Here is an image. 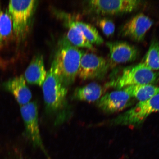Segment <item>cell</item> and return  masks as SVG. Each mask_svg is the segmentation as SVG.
Instances as JSON below:
<instances>
[{
    "mask_svg": "<svg viewBox=\"0 0 159 159\" xmlns=\"http://www.w3.org/2000/svg\"><path fill=\"white\" fill-rule=\"evenodd\" d=\"M84 52L71 44L66 36L59 41L53 62L65 86L68 87L75 82Z\"/></svg>",
    "mask_w": 159,
    "mask_h": 159,
    "instance_id": "cell-1",
    "label": "cell"
},
{
    "mask_svg": "<svg viewBox=\"0 0 159 159\" xmlns=\"http://www.w3.org/2000/svg\"><path fill=\"white\" fill-rule=\"evenodd\" d=\"M42 89L47 112L56 114L62 111L66 105L68 90L61 81L53 61L47 72Z\"/></svg>",
    "mask_w": 159,
    "mask_h": 159,
    "instance_id": "cell-2",
    "label": "cell"
},
{
    "mask_svg": "<svg viewBox=\"0 0 159 159\" xmlns=\"http://www.w3.org/2000/svg\"><path fill=\"white\" fill-rule=\"evenodd\" d=\"M158 76L156 73L141 63L125 67L120 75L106 86L121 89L134 85L152 84Z\"/></svg>",
    "mask_w": 159,
    "mask_h": 159,
    "instance_id": "cell-3",
    "label": "cell"
},
{
    "mask_svg": "<svg viewBox=\"0 0 159 159\" xmlns=\"http://www.w3.org/2000/svg\"><path fill=\"white\" fill-rule=\"evenodd\" d=\"M37 1H11L9 12L12 20L13 31L18 39L25 37L28 32Z\"/></svg>",
    "mask_w": 159,
    "mask_h": 159,
    "instance_id": "cell-4",
    "label": "cell"
},
{
    "mask_svg": "<svg viewBox=\"0 0 159 159\" xmlns=\"http://www.w3.org/2000/svg\"><path fill=\"white\" fill-rule=\"evenodd\" d=\"M157 112H159V93L148 100L140 101L135 106L113 119L112 124L138 126L151 114Z\"/></svg>",
    "mask_w": 159,
    "mask_h": 159,
    "instance_id": "cell-5",
    "label": "cell"
},
{
    "mask_svg": "<svg viewBox=\"0 0 159 159\" xmlns=\"http://www.w3.org/2000/svg\"><path fill=\"white\" fill-rule=\"evenodd\" d=\"M141 2L138 0H91L86 4L93 13L107 16L130 13L138 9Z\"/></svg>",
    "mask_w": 159,
    "mask_h": 159,
    "instance_id": "cell-6",
    "label": "cell"
},
{
    "mask_svg": "<svg viewBox=\"0 0 159 159\" xmlns=\"http://www.w3.org/2000/svg\"><path fill=\"white\" fill-rule=\"evenodd\" d=\"M20 112L27 138L34 146L41 149L47 155L40 132L37 103L34 101L30 102L21 106Z\"/></svg>",
    "mask_w": 159,
    "mask_h": 159,
    "instance_id": "cell-7",
    "label": "cell"
},
{
    "mask_svg": "<svg viewBox=\"0 0 159 159\" xmlns=\"http://www.w3.org/2000/svg\"><path fill=\"white\" fill-rule=\"evenodd\" d=\"M109 67L108 62L104 57L84 52L81 59L78 75L85 80L101 79L106 74Z\"/></svg>",
    "mask_w": 159,
    "mask_h": 159,
    "instance_id": "cell-8",
    "label": "cell"
},
{
    "mask_svg": "<svg viewBox=\"0 0 159 159\" xmlns=\"http://www.w3.org/2000/svg\"><path fill=\"white\" fill-rule=\"evenodd\" d=\"M134 99L123 89L104 95L96 102L98 108L107 114L120 112L132 105Z\"/></svg>",
    "mask_w": 159,
    "mask_h": 159,
    "instance_id": "cell-9",
    "label": "cell"
},
{
    "mask_svg": "<svg viewBox=\"0 0 159 159\" xmlns=\"http://www.w3.org/2000/svg\"><path fill=\"white\" fill-rule=\"evenodd\" d=\"M106 45L109 50V67L132 62L138 57L139 51L137 48L126 42H109Z\"/></svg>",
    "mask_w": 159,
    "mask_h": 159,
    "instance_id": "cell-10",
    "label": "cell"
},
{
    "mask_svg": "<svg viewBox=\"0 0 159 159\" xmlns=\"http://www.w3.org/2000/svg\"><path fill=\"white\" fill-rule=\"evenodd\" d=\"M153 22L143 13L134 16L123 26L121 34L136 42L143 40L146 33L152 27Z\"/></svg>",
    "mask_w": 159,
    "mask_h": 159,
    "instance_id": "cell-11",
    "label": "cell"
},
{
    "mask_svg": "<svg viewBox=\"0 0 159 159\" xmlns=\"http://www.w3.org/2000/svg\"><path fill=\"white\" fill-rule=\"evenodd\" d=\"M4 88L14 96L21 106L29 103L32 97L23 75L14 77L3 84Z\"/></svg>",
    "mask_w": 159,
    "mask_h": 159,
    "instance_id": "cell-12",
    "label": "cell"
},
{
    "mask_svg": "<svg viewBox=\"0 0 159 159\" xmlns=\"http://www.w3.org/2000/svg\"><path fill=\"white\" fill-rule=\"evenodd\" d=\"M47 75L43 56L38 54L33 57L26 69L24 77L29 84L40 86H42Z\"/></svg>",
    "mask_w": 159,
    "mask_h": 159,
    "instance_id": "cell-13",
    "label": "cell"
},
{
    "mask_svg": "<svg viewBox=\"0 0 159 159\" xmlns=\"http://www.w3.org/2000/svg\"><path fill=\"white\" fill-rule=\"evenodd\" d=\"M107 87L93 82L75 89L72 96L74 100L92 102L98 101L104 94Z\"/></svg>",
    "mask_w": 159,
    "mask_h": 159,
    "instance_id": "cell-14",
    "label": "cell"
},
{
    "mask_svg": "<svg viewBox=\"0 0 159 159\" xmlns=\"http://www.w3.org/2000/svg\"><path fill=\"white\" fill-rule=\"evenodd\" d=\"M123 89L132 98L140 101L148 100L159 93V87L152 84L134 85Z\"/></svg>",
    "mask_w": 159,
    "mask_h": 159,
    "instance_id": "cell-15",
    "label": "cell"
},
{
    "mask_svg": "<svg viewBox=\"0 0 159 159\" xmlns=\"http://www.w3.org/2000/svg\"><path fill=\"white\" fill-rule=\"evenodd\" d=\"M67 26L69 30L66 37L71 44L77 47L94 49L93 45L87 40L82 31L74 24L73 21L67 23Z\"/></svg>",
    "mask_w": 159,
    "mask_h": 159,
    "instance_id": "cell-16",
    "label": "cell"
},
{
    "mask_svg": "<svg viewBox=\"0 0 159 159\" xmlns=\"http://www.w3.org/2000/svg\"><path fill=\"white\" fill-rule=\"evenodd\" d=\"M142 63L152 71L159 70V42L157 40L154 39L151 42Z\"/></svg>",
    "mask_w": 159,
    "mask_h": 159,
    "instance_id": "cell-17",
    "label": "cell"
},
{
    "mask_svg": "<svg viewBox=\"0 0 159 159\" xmlns=\"http://www.w3.org/2000/svg\"><path fill=\"white\" fill-rule=\"evenodd\" d=\"M73 22L80 30L87 40L91 44L100 45L104 43L102 37L93 26L83 22L73 21Z\"/></svg>",
    "mask_w": 159,
    "mask_h": 159,
    "instance_id": "cell-18",
    "label": "cell"
},
{
    "mask_svg": "<svg viewBox=\"0 0 159 159\" xmlns=\"http://www.w3.org/2000/svg\"><path fill=\"white\" fill-rule=\"evenodd\" d=\"M13 31L12 20L7 11H0V46L11 36Z\"/></svg>",
    "mask_w": 159,
    "mask_h": 159,
    "instance_id": "cell-19",
    "label": "cell"
},
{
    "mask_svg": "<svg viewBox=\"0 0 159 159\" xmlns=\"http://www.w3.org/2000/svg\"><path fill=\"white\" fill-rule=\"evenodd\" d=\"M97 24L106 36L110 37L114 35L115 26L111 19L107 18L101 19L98 20Z\"/></svg>",
    "mask_w": 159,
    "mask_h": 159,
    "instance_id": "cell-20",
    "label": "cell"
},
{
    "mask_svg": "<svg viewBox=\"0 0 159 159\" xmlns=\"http://www.w3.org/2000/svg\"><path fill=\"white\" fill-rule=\"evenodd\" d=\"M1 11V7H0V11Z\"/></svg>",
    "mask_w": 159,
    "mask_h": 159,
    "instance_id": "cell-21",
    "label": "cell"
}]
</instances>
